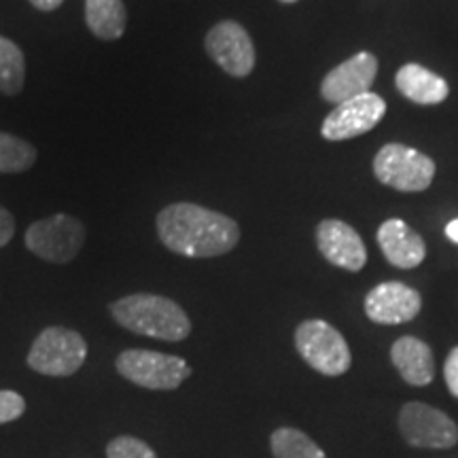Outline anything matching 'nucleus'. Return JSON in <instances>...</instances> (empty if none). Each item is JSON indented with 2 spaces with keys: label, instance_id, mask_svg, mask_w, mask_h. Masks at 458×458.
I'll use <instances>...</instances> for the list:
<instances>
[{
  "label": "nucleus",
  "instance_id": "1",
  "mask_svg": "<svg viewBox=\"0 0 458 458\" xmlns=\"http://www.w3.org/2000/svg\"><path fill=\"white\" fill-rule=\"evenodd\" d=\"M157 233L165 249L191 259L225 255L240 240L236 221L189 202L165 206L157 215Z\"/></svg>",
  "mask_w": 458,
  "mask_h": 458
},
{
  "label": "nucleus",
  "instance_id": "2",
  "mask_svg": "<svg viewBox=\"0 0 458 458\" xmlns=\"http://www.w3.org/2000/svg\"><path fill=\"white\" fill-rule=\"evenodd\" d=\"M113 318L131 334L181 342L191 334V320L176 301L162 295L136 293L111 303Z\"/></svg>",
  "mask_w": 458,
  "mask_h": 458
},
{
  "label": "nucleus",
  "instance_id": "3",
  "mask_svg": "<svg viewBox=\"0 0 458 458\" xmlns=\"http://www.w3.org/2000/svg\"><path fill=\"white\" fill-rule=\"evenodd\" d=\"M295 348L300 357L323 376H342L351 369V348L327 320H303L295 331Z\"/></svg>",
  "mask_w": 458,
  "mask_h": 458
},
{
  "label": "nucleus",
  "instance_id": "4",
  "mask_svg": "<svg viewBox=\"0 0 458 458\" xmlns=\"http://www.w3.org/2000/svg\"><path fill=\"white\" fill-rule=\"evenodd\" d=\"M117 371L131 385L151 391H174L191 376L185 359L145 348H131L117 357Z\"/></svg>",
  "mask_w": 458,
  "mask_h": 458
},
{
  "label": "nucleus",
  "instance_id": "5",
  "mask_svg": "<svg viewBox=\"0 0 458 458\" xmlns=\"http://www.w3.org/2000/svg\"><path fill=\"white\" fill-rule=\"evenodd\" d=\"M88 359L83 335L66 327H47L34 340L28 365L43 376L66 377L77 374Z\"/></svg>",
  "mask_w": 458,
  "mask_h": 458
},
{
  "label": "nucleus",
  "instance_id": "6",
  "mask_svg": "<svg viewBox=\"0 0 458 458\" xmlns=\"http://www.w3.org/2000/svg\"><path fill=\"white\" fill-rule=\"evenodd\" d=\"M377 181L397 189V191L416 193L431 187L435 176V162L416 148L397 145L382 147L374 159Z\"/></svg>",
  "mask_w": 458,
  "mask_h": 458
},
{
  "label": "nucleus",
  "instance_id": "7",
  "mask_svg": "<svg viewBox=\"0 0 458 458\" xmlns=\"http://www.w3.org/2000/svg\"><path fill=\"white\" fill-rule=\"evenodd\" d=\"M83 223L64 213L32 223L26 232L28 250L49 263L72 261L83 249Z\"/></svg>",
  "mask_w": 458,
  "mask_h": 458
},
{
  "label": "nucleus",
  "instance_id": "8",
  "mask_svg": "<svg viewBox=\"0 0 458 458\" xmlns=\"http://www.w3.org/2000/svg\"><path fill=\"white\" fill-rule=\"evenodd\" d=\"M399 431L414 448L445 450L458 442L456 422L442 410L422 401H411L401 408Z\"/></svg>",
  "mask_w": 458,
  "mask_h": 458
},
{
  "label": "nucleus",
  "instance_id": "9",
  "mask_svg": "<svg viewBox=\"0 0 458 458\" xmlns=\"http://www.w3.org/2000/svg\"><path fill=\"white\" fill-rule=\"evenodd\" d=\"M386 113V102L382 96L368 91L354 98L335 105L334 111L323 122L320 134L327 140H348L354 136L368 134L374 130Z\"/></svg>",
  "mask_w": 458,
  "mask_h": 458
},
{
  "label": "nucleus",
  "instance_id": "10",
  "mask_svg": "<svg viewBox=\"0 0 458 458\" xmlns=\"http://www.w3.org/2000/svg\"><path fill=\"white\" fill-rule=\"evenodd\" d=\"M206 51L232 77H249L255 68V45L236 21H221L206 34Z\"/></svg>",
  "mask_w": 458,
  "mask_h": 458
},
{
  "label": "nucleus",
  "instance_id": "11",
  "mask_svg": "<svg viewBox=\"0 0 458 458\" xmlns=\"http://www.w3.org/2000/svg\"><path fill=\"white\" fill-rule=\"evenodd\" d=\"M420 308V293L397 280L374 286L365 297V314L377 325L408 323L418 317Z\"/></svg>",
  "mask_w": 458,
  "mask_h": 458
},
{
  "label": "nucleus",
  "instance_id": "12",
  "mask_svg": "<svg viewBox=\"0 0 458 458\" xmlns=\"http://www.w3.org/2000/svg\"><path fill=\"white\" fill-rule=\"evenodd\" d=\"M377 74L376 55L360 51V54L348 57L340 66H335L320 83V94L327 102L340 105L354 98V96L368 94Z\"/></svg>",
  "mask_w": 458,
  "mask_h": 458
},
{
  "label": "nucleus",
  "instance_id": "13",
  "mask_svg": "<svg viewBox=\"0 0 458 458\" xmlns=\"http://www.w3.org/2000/svg\"><path fill=\"white\" fill-rule=\"evenodd\" d=\"M317 244L325 259L348 272L363 270L368 261L363 240L348 223L327 219L317 227Z\"/></svg>",
  "mask_w": 458,
  "mask_h": 458
},
{
  "label": "nucleus",
  "instance_id": "14",
  "mask_svg": "<svg viewBox=\"0 0 458 458\" xmlns=\"http://www.w3.org/2000/svg\"><path fill=\"white\" fill-rule=\"evenodd\" d=\"M377 244L388 263L401 270H411L420 266L427 257V246L408 223L401 219H388L377 229Z\"/></svg>",
  "mask_w": 458,
  "mask_h": 458
},
{
  "label": "nucleus",
  "instance_id": "15",
  "mask_svg": "<svg viewBox=\"0 0 458 458\" xmlns=\"http://www.w3.org/2000/svg\"><path fill=\"white\" fill-rule=\"evenodd\" d=\"M394 368L411 386H427L435 377V359L431 348L418 337H399L391 348Z\"/></svg>",
  "mask_w": 458,
  "mask_h": 458
},
{
  "label": "nucleus",
  "instance_id": "16",
  "mask_svg": "<svg viewBox=\"0 0 458 458\" xmlns=\"http://www.w3.org/2000/svg\"><path fill=\"white\" fill-rule=\"evenodd\" d=\"M394 85H397L401 96L416 102V105H439L450 94L444 77L431 72L422 64H414V62L399 68Z\"/></svg>",
  "mask_w": 458,
  "mask_h": 458
},
{
  "label": "nucleus",
  "instance_id": "17",
  "mask_svg": "<svg viewBox=\"0 0 458 458\" xmlns=\"http://www.w3.org/2000/svg\"><path fill=\"white\" fill-rule=\"evenodd\" d=\"M85 20L102 41H117L125 32L128 13L122 0H85Z\"/></svg>",
  "mask_w": 458,
  "mask_h": 458
},
{
  "label": "nucleus",
  "instance_id": "18",
  "mask_svg": "<svg viewBox=\"0 0 458 458\" xmlns=\"http://www.w3.org/2000/svg\"><path fill=\"white\" fill-rule=\"evenodd\" d=\"M270 448L274 458H327L312 437L291 427H280L272 433Z\"/></svg>",
  "mask_w": 458,
  "mask_h": 458
},
{
  "label": "nucleus",
  "instance_id": "19",
  "mask_svg": "<svg viewBox=\"0 0 458 458\" xmlns=\"http://www.w3.org/2000/svg\"><path fill=\"white\" fill-rule=\"evenodd\" d=\"M26 60L21 49L13 41L0 37V91L15 96L24 89Z\"/></svg>",
  "mask_w": 458,
  "mask_h": 458
},
{
  "label": "nucleus",
  "instance_id": "20",
  "mask_svg": "<svg viewBox=\"0 0 458 458\" xmlns=\"http://www.w3.org/2000/svg\"><path fill=\"white\" fill-rule=\"evenodd\" d=\"M37 162V148L30 142L17 139L7 131H0V172L3 174H15L32 168Z\"/></svg>",
  "mask_w": 458,
  "mask_h": 458
},
{
  "label": "nucleus",
  "instance_id": "21",
  "mask_svg": "<svg viewBox=\"0 0 458 458\" xmlns=\"http://www.w3.org/2000/svg\"><path fill=\"white\" fill-rule=\"evenodd\" d=\"M106 458H157V454L142 439L114 437L106 445Z\"/></svg>",
  "mask_w": 458,
  "mask_h": 458
},
{
  "label": "nucleus",
  "instance_id": "22",
  "mask_svg": "<svg viewBox=\"0 0 458 458\" xmlns=\"http://www.w3.org/2000/svg\"><path fill=\"white\" fill-rule=\"evenodd\" d=\"M26 411V401L15 391H0V425L13 422Z\"/></svg>",
  "mask_w": 458,
  "mask_h": 458
},
{
  "label": "nucleus",
  "instance_id": "23",
  "mask_svg": "<svg viewBox=\"0 0 458 458\" xmlns=\"http://www.w3.org/2000/svg\"><path fill=\"white\" fill-rule=\"evenodd\" d=\"M444 376H445V385H448L450 393L454 394V397H458V346L452 348L448 359H445Z\"/></svg>",
  "mask_w": 458,
  "mask_h": 458
},
{
  "label": "nucleus",
  "instance_id": "24",
  "mask_svg": "<svg viewBox=\"0 0 458 458\" xmlns=\"http://www.w3.org/2000/svg\"><path fill=\"white\" fill-rule=\"evenodd\" d=\"M15 236V219L7 208L0 206V246L9 244L11 238Z\"/></svg>",
  "mask_w": 458,
  "mask_h": 458
},
{
  "label": "nucleus",
  "instance_id": "25",
  "mask_svg": "<svg viewBox=\"0 0 458 458\" xmlns=\"http://www.w3.org/2000/svg\"><path fill=\"white\" fill-rule=\"evenodd\" d=\"M30 3L41 11H55L64 0H30Z\"/></svg>",
  "mask_w": 458,
  "mask_h": 458
},
{
  "label": "nucleus",
  "instance_id": "26",
  "mask_svg": "<svg viewBox=\"0 0 458 458\" xmlns=\"http://www.w3.org/2000/svg\"><path fill=\"white\" fill-rule=\"evenodd\" d=\"M445 236H448L452 242L458 244V219L450 221L448 225H445Z\"/></svg>",
  "mask_w": 458,
  "mask_h": 458
},
{
  "label": "nucleus",
  "instance_id": "27",
  "mask_svg": "<svg viewBox=\"0 0 458 458\" xmlns=\"http://www.w3.org/2000/svg\"><path fill=\"white\" fill-rule=\"evenodd\" d=\"M280 3H297V0H280Z\"/></svg>",
  "mask_w": 458,
  "mask_h": 458
}]
</instances>
